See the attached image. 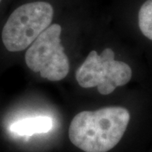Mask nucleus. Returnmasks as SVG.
Returning <instances> with one entry per match:
<instances>
[{
	"mask_svg": "<svg viewBox=\"0 0 152 152\" xmlns=\"http://www.w3.org/2000/svg\"><path fill=\"white\" fill-rule=\"evenodd\" d=\"M129 120V112L121 107L83 111L71 121L69 137L83 151L107 152L119 143Z\"/></svg>",
	"mask_w": 152,
	"mask_h": 152,
	"instance_id": "f257e3e1",
	"label": "nucleus"
},
{
	"mask_svg": "<svg viewBox=\"0 0 152 152\" xmlns=\"http://www.w3.org/2000/svg\"><path fill=\"white\" fill-rule=\"evenodd\" d=\"M53 8L47 2H33L20 6L3 28L2 40L10 52L26 49L51 25Z\"/></svg>",
	"mask_w": 152,
	"mask_h": 152,
	"instance_id": "f03ea898",
	"label": "nucleus"
},
{
	"mask_svg": "<svg viewBox=\"0 0 152 152\" xmlns=\"http://www.w3.org/2000/svg\"><path fill=\"white\" fill-rule=\"evenodd\" d=\"M115 53L106 48L99 55L91 51L76 70L75 78L83 88L97 87L98 92L107 96L117 87L125 86L132 78V69L124 62L115 60Z\"/></svg>",
	"mask_w": 152,
	"mask_h": 152,
	"instance_id": "7ed1b4c3",
	"label": "nucleus"
},
{
	"mask_svg": "<svg viewBox=\"0 0 152 152\" xmlns=\"http://www.w3.org/2000/svg\"><path fill=\"white\" fill-rule=\"evenodd\" d=\"M62 27L50 25L30 45L26 53L27 67L50 81L64 79L69 71V62L61 45Z\"/></svg>",
	"mask_w": 152,
	"mask_h": 152,
	"instance_id": "20e7f679",
	"label": "nucleus"
},
{
	"mask_svg": "<svg viewBox=\"0 0 152 152\" xmlns=\"http://www.w3.org/2000/svg\"><path fill=\"white\" fill-rule=\"evenodd\" d=\"M53 129V120L47 116L26 118L14 122L10 127L12 133L20 136H31L48 133Z\"/></svg>",
	"mask_w": 152,
	"mask_h": 152,
	"instance_id": "39448f33",
	"label": "nucleus"
},
{
	"mask_svg": "<svg viewBox=\"0 0 152 152\" xmlns=\"http://www.w3.org/2000/svg\"><path fill=\"white\" fill-rule=\"evenodd\" d=\"M139 27L143 35L152 41V0L145 1L139 11Z\"/></svg>",
	"mask_w": 152,
	"mask_h": 152,
	"instance_id": "423d86ee",
	"label": "nucleus"
},
{
	"mask_svg": "<svg viewBox=\"0 0 152 152\" xmlns=\"http://www.w3.org/2000/svg\"><path fill=\"white\" fill-rule=\"evenodd\" d=\"M1 1H2V0H0V3H1Z\"/></svg>",
	"mask_w": 152,
	"mask_h": 152,
	"instance_id": "0eeeda50",
	"label": "nucleus"
}]
</instances>
